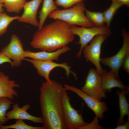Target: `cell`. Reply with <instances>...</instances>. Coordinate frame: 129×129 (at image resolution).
Masks as SVG:
<instances>
[{"label":"cell","mask_w":129,"mask_h":129,"mask_svg":"<svg viewBox=\"0 0 129 129\" xmlns=\"http://www.w3.org/2000/svg\"><path fill=\"white\" fill-rule=\"evenodd\" d=\"M70 28L72 33L74 35L78 36L79 38V41L77 43L80 45V48L76 55L78 58L81 57L83 48L95 37L102 34L109 36L111 34L110 27L107 25L90 27H80L70 25Z\"/></svg>","instance_id":"4"},{"label":"cell","mask_w":129,"mask_h":129,"mask_svg":"<svg viewBox=\"0 0 129 129\" xmlns=\"http://www.w3.org/2000/svg\"><path fill=\"white\" fill-rule=\"evenodd\" d=\"M5 0H0V3L3 4V3Z\"/></svg>","instance_id":"32"},{"label":"cell","mask_w":129,"mask_h":129,"mask_svg":"<svg viewBox=\"0 0 129 129\" xmlns=\"http://www.w3.org/2000/svg\"><path fill=\"white\" fill-rule=\"evenodd\" d=\"M101 84L103 89L106 91L110 92L113 88L117 87L121 90H126L129 86H125L116 77L114 72L111 70L101 75Z\"/></svg>","instance_id":"16"},{"label":"cell","mask_w":129,"mask_h":129,"mask_svg":"<svg viewBox=\"0 0 129 129\" xmlns=\"http://www.w3.org/2000/svg\"><path fill=\"white\" fill-rule=\"evenodd\" d=\"M62 100L64 121L67 129H78L88 124L84 121L82 114L72 106L66 90L63 92Z\"/></svg>","instance_id":"5"},{"label":"cell","mask_w":129,"mask_h":129,"mask_svg":"<svg viewBox=\"0 0 129 129\" xmlns=\"http://www.w3.org/2000/svg\"><path fill=\"white\" fill-rule=\"evenodd\" d=\"M19 16H10L4 12L0 13V36L6 32L11 23L15 20H17Z\"/></svg>","instance_id":"22"},{"label":"cell","mask_w":129,"mask_h":129,"mask_svg":"<svg viewBox=\"0 0 129 129\" xmlns=\"http://www.w3.org/2000/svg\"><path fill=\"white\" fill-rule=\"evenodd\" d=\"M85 13L87 18L95 26L104 25L105 21L103 13L93 12L86 9Z\"/></svg>","instance_id":"23"},{"label":"cell","mask_w":129,"mask_h":129,"mask_svg":"<svg viewBox=\"0 0 129 129\" xmlns=\"http://www.w3.org/2000/svg\"><path fill=\"white\" fill-rule=\"evenodd\" d=\"M129 88L126 90H121L116 91L118 97L119 105L120 111V116L116 124L120 125L125 122L124 118L125 115L129 117V104L125 95L128 94Z\"/></svg>","instance_id":"17"},{"label":"cell","mask_w":129,"mask_h":129,"mask_svg":"<svg viewBox=\"0 0 129 129\" xmlns=\"http://www.w3.org/2000/svg\"><path fill=\"white\" fill-rule=\"evenodd\" d=\"M14 103L11 100L7 97H0V127L9 120L6 116V112Z\"/></svg>","instance_id":"20"},{"label":"cell","mask_w":129,"mask_h":129,"mask_svg":"<svg viewBox=\"0 0 129 129\" xmlns=\"http://www.w3.org/2000/svg\"><path fill=\"white\" fill-rule=\"evenodd\" d=\"M12 110L7 112L6 116L10 120L11 119L16 120H26L36 123L43 124L41 117H38L32 115L27 112V110L30 108V105L26 104L22 108L19 107L18 103L13 104Z\"/></svg>","instance_id":"13"},{"label":"cell","mask_w":129,"mask_h":129,"mask_svg":"<svg viewBox=\"0 0 129 129\" xmlns=\"http://www.w3.org/2000/svg\"><path fill=\"white\" fill-rule=\"evenodd\" d=\"M27 0H5L3 7L9 13H19L23 9Z\"/></svg>","instance_id":"19"},{"label":"cell","mask_w":129,"mask_h":129,"mask_svg":"<svg viewBox=\"0 0 129 129\" xmlns=\"http://www.w3.org/2000/svg\"><path fill=\"white\" fill-rule=\"evenodd\" d=\"M31 63L37 70L38 74L43 77L47 82H51L49 75L51 71L57 67H61L66 71V75L69 77L70 73H72L75 78H77L75 74L70 70V67L67 63H57L53 61H40L32 59L25 58L24 59Z\"/></svg>","instance_id":"11"},{"label":"cell","mask_w":129,"mask_h":129,"mask_svg":"<svg viewBox=\"0 0 129 129\" xmlns=\"http://www.w3.org/2000/svg\"><path fill=\"white\" fill-rule=\"evenodd\" d=\"M86 10L85 4L82 2L68 8L56 10L51 13L48 17L55 20L62 21L70 25H79L86 27L95 26L86 16Z\"/></svg>","instance_id":"3"},{"label":"cell","mask_w":129,"mask_h":129,"mask_svg":"<svg viewBox=\"0 0 129 129\" xmlns=\"http://www.w3.org/2000/svg\"><path fill=\"white\" fill-rule=\"evenodd\" d=\"M64 86L65 90L71 91L81 97L87 107L93 112L96 116L101 119L103 118L104 113L108 110L105 102L101 101L88 95L81 89L74 86L64 84Z\"/></svg>","instance_id":"9"},{"label":"cell","mask_w":129,"mask_h":129,"mask_svg":"<svg viewBox=\"0 0 129 129\" xmlns=\"http://www.w3.org/2000/svg\"><path fill=\"white\" fill-rule=\"evenodd\" d=\"M122 66L125 71L129 73V53L125 56L123 62Z\"/></svg>","instance_id":"27"},{"label":"cell","mask_w":129,"mask_h":129,"mask_svg":"<svg viewBox=\"0 0 129 129\" xmlns=\"http://www.w3.org/2000/svg\"><path fill=\"white\" fill-rule=\"evenodd\" d=\"M42 7L39 13V25L38 30L40 29L49 15L54 11L58 9L54 0H43Z\"/></svg>","instance_id":"18"},{"label":"cell","mask_w":129,"mask_h":129,"mask_svg":"<svg viewBox=\"0 0 129 129\" xmlns=\"http://www.w3.org/2000/svg\"><path fill=\"white\" fill-rule=\"evenodd\" d=\"M86 0H55L54 2L57 7L61 6L64 9H66Z\"/></svg>","instance_id":"25"},{"label":"cell","mask_w":129,"mask_h":129,"mask_svg":"<svg viewBox=\"0 0 129 129\" xmlns=\"http://www.w3.org/2000/svg\"><path fill=\"white\" fill-rule=\"evenodd\" d=\"M70 48L67 46L54 51L48 52L45 51L35 52L30 50L25 51V58L28 57L32 59L40 61L57 60L63 54L68 51Z\"/></svg>","instance_id":"14"},{"label":"cell","mask_w":129,"mask_h":129,"mask_svg":"<svg viewBox=\"0 0 129 129\" xmlns=\"http://www.w3.org/2000/svg\"><path fill=\"white\" fill-rule=\"evenodd\" d=\"M99 118L95 116L90 123L80 127L78 129H103L104 128L99 124Z\"/></svg>","instance_id":"26"},{"label":"cell","mask_w":129,"mask_h":129,"mask_svg":"<svg viewBox=\"0 0 129 129\" xmlns=\"http://www.w3.org/2000/svg\"><path fill=\"white\" fill-rule=\"evenodd\" d=\"M44 129L42 127H35L28 125L25 123L23 120H16L15 123L9 125H3L0 127V129Z\"/></svg>","instance_id":"24"},{"label":"cell","mask_w":129,"mask_h":129,"mask_svg":"<svg viewBox=\"0 0 129 129\" xmlns=\"http://www.w3.org/2000/svg\"><path fill=\"white\" fill-rule=\"evenodd\" d=\"M43 0H32L27 1L23 7V11L17 20L21 22L27 23L38 27L39 21L37 14L38 8Z\"/></svg>","instance_id":"12"},{"label":"cell","mask_w":129,"mask_h":129,"mask_svg":"<svg viewBox=\"0 0 129 129\" xmlns=\"http://www.w3.org/2000/svg\"><path fill=\"white\" fill-rule=\"evenodd\" d=\"M43 26L34 34L30 44L33 48L51 52L66 46L74 39L70 25L59 20Z\"/></svg>","instance_id":"2"},{"label":"cell","mask_w":129,"mask_h":129,"mask_svg":"<svg viewBox=\"0 0 129 129\" xmlns=\"http://www.w3.org/2000/svg\"><path fill=\"white\" fill-rule=\"evenodd\" d=\"M123 39L122 46L115 55L112 56L101 58L100 62L111 69L117 78L119 79V71L122 66L124 59L126 55L129 53V34L124 29L121 31Z\"/></svg>","instance_id":"8"},{"label":"cell","mask_w":129,"mask_h":129,"mask_svg":"<svg viewBox=\"0 0 129 129\" xmlns=\"http://www.w3.org/2000/svg\"><path fill=\"white\" fill-rule=\"evenodd\" d=\"M123 5L116 1H112L110 5L103 13L107 26L110 27L113 17L117 10Z\"/></svg>","instance_id":"21"},{"label":"cell","mask_w":129,"mask_h":129,"mask_svg":"<svg viewBox=\"0 0 129 129\" xmlns=\"http://www.w3.org/2000/svg\"><path fill=\"white\" fill-rule=\"evenodd\" d=\"M81 90L88 95L101 101L107 97L106 91L102 88L101 75L96 69L91 68L86 78Z\"/></svg>","instance_id":"7"},{"label":"cell","mask_w":129,"mask_h":129,"mask_svg":"<svg viewBox=\"0 0 129 129\" xmlns=\"http://www.w3.org/2000/svg\"><path fill=\"white\" fill-rule=\"evenodd\" d=\"M114 129H129V117L128 118V120L125 121L123 124L117 125Z\"/></svg>","instance_id":"29"},{"label":"cell","mask_w":129,"mask_h":129,"mask_svg":"<svg viewBox=\"0 0 129 129\" xmlns=\"http://www.w3.org/2000/svg\"><path fill=\"white\" fill-rule=\"evenodd\" d=\"M6 63H9L11 65L12 61L1 51L0 52V64Z\"/></svg>","instance_id":"28"},{"label":"cell","mask_w":129,"mask_h":129,"mask_svg":"<svg viewBox=\"0 0 129 129\" xmlns=\"http://www.w3.org/2000/svg\"><path fill=\"white\" fill-rule=\"evenodd\" d=\"M2 51L10 59L13 60L12 67H18L25 58L22 44L18 37L15 34L11 35L9 44L3 48Z\"/></svg>","instance_id":"10"},{"label":"cell","mask_w":129,"mask_h":129,"mask_svg":"<svg viewBox=\"0 0 129 129\" xmlns=\"http://www.w3.org/2000/svg\"><path fill=\"white\" fill-rule=\"evenodd\" d=\"M108 37L103 34L96 36L90 44L85 46L82 51L85 58L93 64L101 75L107 72L103 69L101 65L100 55L102 45Z\"/></svg>","instance_id":"6"},{"label":"cell","mask_w":129,"mask_h":129,"mask_svg":"<svg viewBox=\"0 0 129 129\" xmlns=\"http://www.w3.org/2000/svg\"><path fill=\"white\" fill-rule=\"evenodd\" d=\"M112 1H116L119 2L127 7H129V0H111Z\"/></svg>","instance_id":"30"},{"label":"cell","mask_w":129,"mask_h":129,"mask_svg":"<svg viewBox=\"0 0 129 129\" xmlns=\"http://www.w3.org/2000/svg\"><path fill=\"white\" fill-rule=\"evenodd\" d=\"M65 90L64 86L55 80L42 83L39 100L44 129H67L62 100Z\"/></svg>","instance_id":"1"},{"label":"cell","mask_w":129,"mask_h":129,"mask_svg":"<svg viewBox=\"0 0 129 129\" xmlns=\"http://www.w3.org/2000/svg\"><path fill=\"white\" fill-rule=\"evenodd\" d=\"M20 87L15 81L10 80L8 76L0 72V97H6L12 100L18 96L17 92L14 88Z\"/></svg>","instance_id":"15"},{"label":"cell","mask_w":129,"mask_h":129,"mask_svg":"<svg viewBox=\"0 0 129 129\" xmlns=\"http://www.w3.org/2000/svg\"><path fill=\"white\" fill-rule=\"evenodd\" d=\"M3 4L0 3V13L3 12L4 10L3 8Z\"/></svg>","instance_id":"31"}]
</instances>
